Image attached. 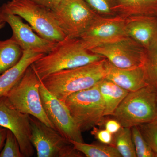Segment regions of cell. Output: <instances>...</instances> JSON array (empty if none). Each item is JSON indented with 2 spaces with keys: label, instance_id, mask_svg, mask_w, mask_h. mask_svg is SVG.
<instances>
[{
  "label": "cell",
  "instance_id": "52a82bcc",
  "mask_svg": "<svg viewBox=\"0 0 157 157\" xmlns=\"http://www.w3.org/2000/svg\"><path fill=\"white\" fill-rule=\"evenodd\" d=\"M31 141L38 157H82L70 140L55 129L30 115Z\"/></svg>",
  "mask_w": 157,
  "mask_h": 157
},
{
  "label": "cell",
  "instance_id": "5bb4252c",
  "mask_svg": "<svg viewBox=\"0 0 157 157\" xmlns=\"http://www.w3.org/2000/svg\"><path fill=\"white\" fill-rule=\"evenodd\" d=\"M105 78L129 92L135 91L149 85L143 66L131 69L114 67L106 59Z\"/></svg>",
  "mask_w": 157,
  "mask_h": 157
},
{
  "label": "cell",
  "instance_id": "9a60e30c",
  "mask_svg": "<svg viewBox=\"0 0 157 157\" xmlns=\"http://www.w3.org/2000/svg\"><path fill=\"white\" fill-rule=\"evenodd\" d=\"M126 29L128 36L146 49L157 42V17H126Z\"/></svg>",
  "mask_w": 157,
  "mask_h": 157
},
{
  "label": "cell",
  "instance_id": "9c48e42d",
  "mask_svg": "<svg viewBox=\"0 0 157 157\" xmlns=\"http://www.w3.org/2000/svg\"><path fill=\"white\" fill-rule=\"evenodd\" d=\"M127 37L126 17L121 14L110 17L97 14L80 39L91 50Z\"/></svg>",
  "mask_w": 157,
  "mask_h": 157
},
{
  "label": "cell",
  "instance_id": "8fae6325",
  "mask_svg": "<svg viewBox=\"0 0 157 157\" xmlns=\"http://www.w3.org/2000/svg\"><path fill=\"white\" fill-rule=\"evenodd\" d=\"M90 51L121 69L143 66L146 52L145 48L128 36L100 45Z\"/></svg>",
  "mask_w": 157,
  "mask_h": 157
},
{
  "label": "cell",
  "instance_id": "83f0119b",
  "mask_svg": "<svg viewBox=\"0 0 157 157\" xmlns=\"http://www.w3.org/2000/svg\"><path fill=\"white\" fill-rule=\"evenodd\" d=\"M104 128L110 132L112 135H114L117 132H118L122 128L120 123L115 119L107 118L105 117L104 120V124H103Z\"/></svg>",
  "mask_w": 157,
  "mask_h": 157
},
{
  "label": "cell",
  "instance_id": "484cf974",
  "mask_svg": "<svg viewBox=\"0 0 157 157\" xmlns=\"http://www.w3.org/2000/svg\"><path fill=\"white\" fill-rule=\"evenodd\" d=\"M139 130L154 152L157 151V117L153 120L138 126Z\"/></svg>",
  "mask_w": 157,
  "mask_h": 157
},
{
  "label": "cell",
  "instance_id": "5b68a950",
  "mask_svg": "<svg viewBox=\"0 0 157 157\" xmlns=\"http://www.w3.org/2000/svg\"><path fill=\"white\" fill-rule=\"evenodd\" d=\"M98 84L74 93L63 101L82 132L103 126L105 106Z\"/></svg>",
  "mask_w": 157,
  "mask_h": 157
},
{
  "label": "cell",
  "instance_id": "1f68e13d",
  "mask_svg": "<svg viewBox=\"0 0 157 157\" xmlns=\"http://www.w3.org/2000/svg\"><path fill=\"white\" fill-rule=\"evenodd\" d=\"M154 157H157V151L154 152Z\"/></svg>",
  "mask_w": 157,
  "mask_h": 157
},
{
  "label": "cell",
  "instance_id": "ba28073f",
  "mask_svg": "<svg viewBox=\"0 0 157 157\" xmlns=\"http://www.w3.org/2000/svg\"><path fill=\"white\" fill-rule=\"evenodd\" d=\"M67 38H80L97 16L84 0H62L52 11Z\"/></svg>",
  "mask_w": 157,
  "mask_h": 157
},
{
  "label": "cell",
  "instance_id": "4dcf8cb0",
  "mask_svg": "<svg viewBox=\"0 0 157 157\" xmlns=\"http://www.w3.org/2000/svg\"><path fill=\"white\" fill-rule=\"evenodd\" d=\"M6 25V23L0 22V29L3 28Z\"/></svg>",
  "mask_w": 157,
  "mask_h": 157
},
{
  "label": "cell",
  "instance_id": "f1b7e54d",
  "mask_svg": "<svg viewBox=\"0 0 157 157\" xmlns=\"http://www.w3.org/2000/svg\"><path fill=\"white\" fill-rule=\"evenodd\" d=\"M53 11L58 6L62 0H30Z\"/></svg>",
  "mask_w": 157,
  "mask_h": 157
},
{
  "label": "cell",
  "instance_id": "e0dca14e",
  "mask_svg": "<svg viewBox=\"0 0 157 157\" xmlns=\"http://www.w3.org/2000/svg\"><path fill=\"white\" fill-rule=\"evenodd\" d=\"M105 106V117L111 116L129 92L105 78L98 83Z\"/></svg>",
  "mask_w": 157,
  "mask_h": 157
},
{
  "label": "cell",
  "instance_id": "3957f363",
  "mask_svg": "<svg viewBox=\"0 0 157 157\" xmlns=\"http://www.w3.org/2000/svg\"><path fill=\"white\" fill-rule=\"evenodd\" d=\"M0 11L25 20L43 39L58 42L67 38L59 26L53 11L30 0H12L3 4Z\"/></svg>",
  "mask_w": 157,
  "mask_h": 157
},
{
  "label": "cell",
  "instance_id": "f546056e",
  "mask_svg": "<svg viewBox=\"0 0 157 157\" xmlns=\"http://www.w3.org/2000/svg\"><path fill=\"white\" fill-rule=\"evenodd\" d=\"M7 132L8 129L0 126V152L2 149L5 144Z\"/></svg>",
  "mask_w": 157,
  "mask_h": 157
},
{
  "label": "cell",
  "instance_id": "7a4b0ae2",
  "mask_svg": "<svg viewBox=\"0 0 157 157\" xmlns=\"http://www.w3.org/2000/svg\"><path fill=\"white\" fill-rule=\"evenodd\" d=\"M106 59L73 69L58 71L42 80L52 94L64 101L74 93L88 89L105 78Z\"/></svg>",
  "mask_w": 157,
  "mask_h": 157
},
{
  "label": "cell",
  "instance_id": "cb8c5ba5",
  "mask_svg": "<svg viewBox=\"0 0 157 157\" xmlns=\"http://www.w3.org/2000/svg\"><path fill=\"white\" fill-rule=\"evenodd\" d=\"M131 128L137 157H154L153 151L144 138L138 126Z\"/></svg>",
  "mask_w": 157,
  "mask_h": 157
},
{
  "label": "cell",
  "instance_id": "d4e9b609",
  "mask_svg": "<svg viewBox=\"0 0 157 157\" xmlns=\"http://www.w3.org/2000/svg\"><path fill=\"white\" fill-rule=\"evenodd\" d=\"M0 157H23L18 140L10 130H8L5 144L0 152Z\"/></svg>",
  "mask_w": 157,
  "mask_h": 157
},
{
  "label": "cell",
  "instance_id": "603a6c76",
  "mask_svg": "<svg viewBox=\"0 0 157 157\" xmlns=\"http://www.w3.org/2000/svg\"><path fill=\"white\" fill-rule=\"evenodd\" d=\"M98 15L110 17L117 15V0H84Z\"/></svg>",
  "mask_w": 157,
  "mask_h": 157
},
{
  "label": "cell",
  "instance_id": "7c38bea8",
  "mask_svg": "<svg viewBox=\"0 0 157 157\" xmlns=\"http://www.w3.org/2000/svg\"><path fill=\"white\" fill-rule=\"evenodd\" d=\"M30 115L14 108L6 96H0V126L13 132L23 157H32L35 148L31 141Z\"/></svg>",
  "mask_w": 157,
  "mask_h": 157
},
{
  "label": "cell",
  "instance_id": "2e32d148",
  "mask_svg": "<svg viewBox=\"0 0 157 157\" xmlns=\"http://www.w3.org/2000/svg\"><path fill=\"white\" fill-rule=\"evenodd\" d=\"M44 55L34 51H23L19 61L0 75V96H6L19 81L28 68Z\"/></svg>",
  "mask_w": 157,
  "mask_h": 157
},
{
  "label": "cell",
  "instance_id": "44dd1931",
  "mask_svg": "<svg viewBox=\"0 0 157 157\" xmlns=\"http://www.w3.org/2000/svg\"><path fill=\"white\" fill-rule=\"evenodd\" d=\"M113 137V146L121 157H137L131 128L122 127Z\"/></svg>",
  "mask_w": 157,
  "mask_h": 157
},
{
  "label": "cell",
  "instance_id": "ac0fdd59",
  "mask_svg": "<svg viewBox=\"0 0 157 157\" xmlns=\"http://www.w3.org/2000/svg\"><path fill=\"white\" fill-rule=\"evenodd\" d=\"M118 14L157 17V0H117Z\"/></svg>",
  "mask_w": 157,
  "mask_h": 157
},
{
  "label": "cell",
  "instance_id": "30bf717a",
  "mask_svg": "<svg viewBox=\"0 0 157 157\" xmlns=\"http://www.w3.org/2000/svg\"><path fill=\"white\" fill-rule=\"evenodd\" d=\"M39 91L45 112L54 129L69 140L84 142L82 132L65 102L52 94L44 86L41 79Z\"/></svg>",
  "mask_w": 157,
  "mask_h": 157
},
{
  "label": "cell",
  "instance_id": "4fadbf2b",
  "mask_svg": "<svg viewBox=\"0 0 157 157\" xmlns=\"http://www.w3.org/2000/svg\"><path fill=\"white\" fill-rule=\"evenodd\" d=\"M0 22L10 25L12 31L11 38L23 51H34L46 54L56 44L57 42L43 39L36 34L18 15L0 11Z\"/></svg>",
  "mask_w": 157,
  "mask_h": 157
},
{
  "label": "cell",
  "instance_id": "4316f807",
  "mask_svg": "<svg viewBox=\"0 0 157 157\" xmlns=\"http://www.w3.org/2000/svg\"><path fill=\"white\" fill-rule=\"evenodd\" d=\"M91 134L99 142L113 146V135L106 129H99L94 127L92 129Z\"/></svg>",
  "mask_w": 157,
  "mask_h": 157
},
{
  "label": "cell",
  "instance_id": "ffe728a7",
  "mask_svg": "<svg viewBox=\"0 0 157 157\" xmlns=\"http://www.w3.org/2000/svg\"><path fill=\"white\" fill-rule=\"evenodd\" d=\"M74 148L87 157H121L117 149L112 145L101 142L90 144L69 140Z\"/></svg>",
  "mask_w": 157,
  "mask_h": 157
},
{
  "label": "cell",
  "instance_id": "277c9868",
  "mask_svg": "<svg viewBox=\"0 0 157 157\" xmlns=\"http://www.w3.org/2000/svg\"><path fill=\"white\" fill-rule=\"evenodd\" d=\"M111 117L125 128L151 121L157 117V91L148 85L129 92Z\"/></svg>",
  "mask_w": 157,
  "mask_h": 157
},
{
  "label": "cell",
  "instance_id": "8992f818",
  "mask_svg": "<svg viewBox=\"0 0 157 157\" xmlns=\"http://www.w3.org/2000/svg\"><path fill=\"white\" fill-rule=\"evenodd\" d=\"M40 85V79L30 66L6 96L11 105L20 112L35 117L54 129L42 105Z\"/></svg>",
  "mask_w": 157,
  "mask_h": 157
},
{
  "label": "cell",
  "instance_id": "6da1fadb",
  "mask_svg": "<svg viewBox=\"0 0 157 157\" xmlns=\"http://www.w3.org/2000/svg\"><path fill=\"white\" fill-rule=\"evenodd\" d=\"M104 58L86 48L80 38H66L57 42L48 53L31 67L41 80L61 70L73 69L99 61Z\"/></svg>",
  "mask_w": 157,
  "mask_h": 157
},
{
  "label": "cell",
  "instance_id": "7402d4cb",
  "mask_svg": "<svg viewBox=\"0 0 157 157\" xmlns=\"http://www.w3.org/2000/svg\"><path fill=\"white\" fill-rule=\"evenodd\" d=\"M143 67L149 85L157 92V42L146 49Z\"/></svg>",
  "mask_w": 157,
  "mask_h": 157
},
{
  "label": "cell",
  "instance_id": "d6986e66",
  "mask_svg": "<svg viewBox=\"0 0 157 157\" xmlns=\"http://www.w3.org/2000/svg\"><path fill=\"white\" fill-rule=\"evenodd\" d=\"M23 52V50L12 38L0 40V75L19 61Z\"/></svg>",
  "mask_w": 157,
  "mask_h": 157
}]
</instances>
